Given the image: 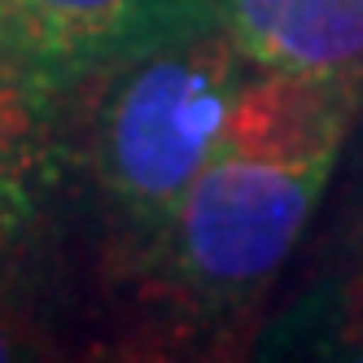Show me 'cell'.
<instances>
[{
	"label": "cell",
	"mask_w": 363,
	"mask_h": 363,
	"mask_svg": "<svg viewBox=\"0 0 363 363\" xmlns=\"http://www.w3.org/2000/svg\"><path fill=\"white\" fill-rule=\"evenodd\" d=\"M70 101L40 70L0 53V280H13L9 272L31 254L62 189Z\"/></svg>",
	"instance_id": "4"
},
{
	"label": "cell",
	"mask_w": 363,
	"mask_h": 363,
	"mask_svg": "<svg viewBox=\"0 0 363 363\" xmlns=\"http://www.w3.org/2000/svg\"><path fill=\"white\" fill-rule=\"evenodd\" d=\"M35 354V333L27 324V311H18L9 298V280H0V359H27Z\"/></svg>",
	"instance_id": "7"
},
{
	"label": "cell",
	"mask_w": 363,
	"mask_h": 363,
	"mask_svg": "<svg viewBox=\"0 0 363 363\" xmlns=\"http://www.w3.org/2000/svg\"><path fill=\"white\" fill-rule=\"evenodd\" d=\"M363 101V74L245 84L215 158L136 276L179 324H223L272 289L315 215Z\"/></svg>",
	"instance_id": "1"
},
{
	"label": "cell",
	"mask_w": 363,
	"mask_h": 363,
	"mask_svg": "<svg viewBox=\"0 0 363 363\" xmlns=\"http://www.w3.org/2000/svg\"><path fill=\"white\" fill-rule=\"evenodd\" d=\"M0 53H9V57H18V62H22L18 40H13V22H9V5H5V0H0Z\"/></svg>",
	"instance_id": "8"
},
{
	"label": "cell",
	"mask_w": 363,
	"mask_h": 363,
	"mask_svg": "<svg viewBox=\"0 0 363 363\" xmlns=\"http://www.w3.org/2000/svg\"><path fill=\"white\" fill-rule=\"evenodd\" d=\"M328 350L342 354V359H363V267L333 294Z\"/></svg>",
	"instance_id": "6"
},
{
	"label": "cell",
	"mask_w": 363,
	"mask_h": 363,
	"mask_svg": "<svg viewBox=\"0 0 363 363\" xmlns=\"http://www.w3.org/2000/svg\"><path fill=\"white\" fill-rule=\"evenodd\" d=\"M254 70L363 74V0H215Z\"/></svg>",
	"instance_id": "5"
},
{
	"label": "cell",
	"mask_w": 363,
	"mask_h": 363,
	"mask_svg": "<svg viewBox=\"0 0 363 363\" xmlns=\"http://www.w3.org/2000/svg\"><path fill=\"white\" fill-rule=\"evenodd\" d=\"M18 53L74 92L88 74L193 31L219 27L215 0H5Z\"/></svg>",
	"instance_id": "3"
},
{
	"label": "cell",
	"mask_w": 363,
	"mask_h": 363,
	"mask_svg": "<svg viewBox=\"0 0 363 363\" xmlns=\"http://www.w3.org/2000/svg\"><path fill=\"white\" fill-rule=\"evenodd\" d=\"M254 74L223 27H206L114 62L74 88L88 101L79 162L132 272L215 158Z\"/></svg>",
	"instance_id": "2"
}]
</instances>
